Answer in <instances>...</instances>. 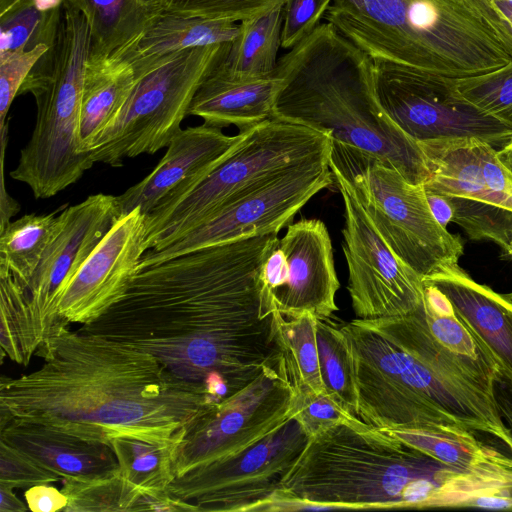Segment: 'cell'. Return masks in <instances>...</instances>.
<instances>
[{
    "label": "cell",
    "mask_w": 512,
    "mask_h": 512,
    "mask_svg": "<svg viewBox=\"0 0 512 512\" xmlns=\"http://www.w3.org/2000/svg\"><path fill=\"white\" fill-rule=\"evenodd\" d=\"M294 400L281 364L267 368L191 423L174 450L175 476L233 457L265 439L294 417Z\"/></svg>",
    "instance_id": "cell-12"
},
{
    "label": "cell",
    "mask_w": 512,
    "mask_h": 512,
    "mask_svg": "<svg viewBox=\"0 0 512 512\" xmlns=\"http://www.w3.org/2000/svg\"><path fill=\"white\" fill-rule=\"evenodd\" d=\"M110 446L121 476L142 491H167L176 477L173 469L176 445L123 437L113 440Z\"/></svg>",
    "instance_id": "cell-32"
},
{
    "label": "cell",
    "mask_w": 512,
    "mask_h": 512,
    "mask_svg": "<svg viewBox=\"0 0 512 512\" xmlns=\"http://www.w3.org/2000/svg\"><path fill=\"white\" fill-rule=\"evenodd\" d=\"M425 193L434 218L443 228H446L447 224L452 222L453 210L451 205L440 194L426 190Z\"/></svg>",
    "instance_id": "cell-43"
},
{
    "label": "cell",
    "mask_w": 512,
    "mask_h": 512,
    "mask_svg": "<svg viewBox=\"0 0 512 512\" xmlns=\"http://www.w3.org/2000/svg\"><path fill=\"white\" fill-rule=\"evenodd\" d=\"M329 158L292 166L259 182L181 238L145 252L139 271L209 246L279 233L313 196L334 184Z\"/></svg>",
    "instance_id": "cell-10"
},
{
    "label": "cell",
    "mask_w": 512,
    "mask_h": 512,
    "mask_svg": "<svg viewBox=\"0 0 512 512\" xmlns=\"http://www.w3.org/2000/svg\"><path fill=\"white\" fill-rule=\"evenodd\" d=\"M501 162L512 172V142L498 151Z\"/></svg>",
    "instance_id": "cell-47"
},
{
    "label": "cell",
    "mask_w": 512,
    "mask_h": 512,
    "mask_svg": "<svg viewBox=\"0 0 512 512\" xmlns=\"http://www.w3.org/2000/svg\"><path fill=\"white\" fill-rule=\"evenodd\" d=\"M0 346L2 354L27 366L41 342L37 336L26 286L0 266Z\"/></svg>",
    "instance_id": "cell-29"
},
{
    "label": "cell",
    "mask_w": 512,
    "mask_h": 512,
    "mask_svg": "<svg viewBox=\"0 0 512 512\" xmlns=\"http://www.w3.org/2000/svg\"><path fill=\"white\" fill-rule=\"evenodd\" d=\"M456 86L474 106L512 124V61L491 72L457 79Z\"/></svg>",
    "instance_id": "cell-35"
},
{
    "label": "cell",
    "mask_w": 512,
    "mask_h": 512,
    "mask_svg": "<svg viewBox=\"0 0 512 512\" xmlns=\"http://www.w3.org/2000/svg\"><path fill=\"white\" fill-rule=\"evenodd\" d=\"M68 498L65 512L140 511L144 492L126 481L119 470L90 479H62Z\"/></svg>",
    "instance_id": "cell-33"
},
{
    "label": "cell",
    "mask_w": 512,
    "mask_h": 512,
    "mask_svg": "<svg viewBox=\"0 0 512 512\" xmlns=\"http://www.w3.org/2000/svg\"><path fill=\"white\" fill-rule=\"evenodd\" d=\"M51 483L37 484L29 487L24 497L28 509L33 512H56L64 511L68 498L61 489Z\"/></svg>",
    "instance_id": "cell-41"
},
{
    "label": "cell",
    "mask_w": 512,
    "mask_h": 512,
    "mask_svg": "<svg viewBox=\"0 0 512 512\" xmlns=\"http://www.w3.org/2000/svg\"><path fill=\"white\" fill-rule=\"evenodd\" d=\"M332 0H286L283 5L281 47L291 49L324 19Z\"/></svg>",
    "instance_id": "cell-39"
},
{
    "label": "cell",
    "mask_w": 512,
    "mask_h": 512,
    "mask_svg": "<svg viewBox=\"0 0 512 512\" xmlns=\"http://www.w3.org/2000/svg\"><path fill=\"white\" fill-rule=\"evenodd\" d=\"M277 236L213 245L142 269L116 304L79 330L145 351L201 387L207 376L221 377L234 394L281 364L282 315L260 280Z\"/></svg>",
    "instance_id": "cell-1"
},
{
    "label": "cell",
    "mask_w": 512,
    "mask_h": 512,
    "mask_svg": "<svg viewBox=\"0 0 512 512\" xmlns=\"http://www.w3.org/2000/svg\"><path fill=\"white\" fill-rule=\"evenodd\" d=\"M0 440L62 479H90L118 470L110 445L82 439L40 423L13 418L0 429Z\"/></svg>",
    "instance_id": "cell-21"
},
{
    "label": "cell",
    "mask_w": 512,
    "mask_h": 512,
    "mask_svg": "<svg viewBox=\"0 0 512 512\" xmlns=\"http://www.w3.org/2000/svg\"><path fill=\"white\" fill-rule=\"evenodd\" d=\"M49 48L40 44L29 50L0 53V131L7 127L9 108L25 79Z\"/></svg>",
    "instance_id": "cell-37"
},
{
    "label": "cell",
    "mask_w": 512,
    "mask_h": 512,
    "mask_svg": "<svg viewBox=\"0 0 512 512\" xmlns=\"http://www.w3.org/2000/svg\"><path fill=\"white\" fill-rule=\"evenodd\" d=\"M35 355L43 359L38 369L1 377L0 407L82 439L178 445L215 404L203 387L178 378L151 354L65 322L53 326Z\"/></svg>",
    "instance_id": "cell-3"
},
{
    "label": "cell",
    "mask_w": 512,
    "mask_h": 512,
    "mask_svg": "<svg viewBox=\"0 0 512 512\" xmlns=\"http://www.w3.org/2000/svg\"><path fill=\"white\" fill-rule=\"evenodd\" d=\"M0 498V512H24L28 509L9 485L0 483Z\"/></svg>",
    "instance_id": "cell-44"
},
{
    "label": "cell",
    "mask_w": 512,
    "mask_h": 512,
    "mask_svg": "<svg viewBox=\"0 0 512 512\" xmlns=\"http://www.w3.org/2000/svg\"><path fill=\"white\" fill-rule=\"evenodd\" d=\"M496 9L512 27V0H491Z\"/></svg>",
    "instance_id": "cell-45"
},
{
    "label": "cell",
    "mask_w": 512,
    "mask_h": 512,
    "mask_svg": "<svg viewBox=\"0 0 512 512\" xmlns=\"http://www.w3.org/2000/svg\"><path fill=\"white\" fill-rule=\"evenodd\" d=\"M260 280L283 317L330 318L338 310L340 283L326 225L318 219L289 224L284 236H277L268 248Z\"/></svg>",
    "instance_id": "cell-16"
},
{
    "label": "cell",
    "mask_w": 512,
    "mask_h": 512,
    "mask_svg": "<svg viewBox=\"0 0 512 512\" xmlns=\"http://www.w3.org/2000/svg\"><path fill=\"white\" fill-rule=\"evenodd\" d=\"M388 431L443 463L486 482L499 496L512 498V457L487 446L477 435L414 429Z\"/></svg>",
    "instance_id": "cell-24"
},
{
    "label": "cell",
    "mask_w": 512,
    "mask_h": 512,
    "mask_svg": "<svg viewBox=\"0 0 512 512\" xmlns=\"http://www.w3.org/2000/svg\"><path fill=\"white\" fill-rule=\"evenodd\" d=\"M286 0H168L162 11L186 16L241 22Z\"/></svg>",
    "instance_id": "cell-36"
},
{
    "label": "cell",
    "mask_w": 512,
    "mask_h": 512,
    "mask_svg": "<svg viewBox=\"0 0 512 512\" xmlns=\"http://www.w3.org/2000/svg\"><path fill=\"white\" fill-rule=\"evenodd\" d=\"M319 364L325 393L348 414L358 418L354 358L341 325L316 318Z\"/></svg>",
    "instance_id": "cell-31"
},
{
    "label": "cell",
    "mask_w": 512,
    "mask_h": 512,
    "mask_svg": "<svg viewBox=\"0 0 512 512\" xmlns=\"http://www.w3.org/2000/svg\"><path fill=\"white\" fill-rule=\"evenodd\" d=\"M219 63L199 86L189 115L219 128L233 125L240 132L273 118L278 80L274 76L255 81L236 80Z\"/></svg>",
    "instance_id": "cell-23"
},
{
    "label": "cell",
    "mask_w": 512,
    "mask_h": 512,
    "mask_svg": "<svg viewBox=\"0 0 512 512\" xmlns=\"http://www.w3.org/2000/svg\"><path fill=\"white\" fill-rule=\"evenodd\" d=\"M487 142L459 138L422 142L430 177L426 191L442 195L452 207V222L472 240H490L512 255V194L494 184L483 167Z\"/></svg>",
    "instance_id": "cell-15"
},
{
    "label": "cell",
    "mask_w": 512,
    "mask_h": 512,
    "mask_svg": "<svg viewBox=\"0 0 512 512\" xmlns=\"http://www.w3.org/2000/svg\"><path fill=\"white\" fill-rule=\"evenodd\" d=\"M240 135L215 166L173 190L147 214L148 250L181 238L259 182L292 166L330 156L332 147L328 134L278 118Z\"/></svg>",
    "instance_id": "cell-7"
},
{
    "label": "cell",
    "mask_w": 512,
    "mask_h": 512,
    "mask_svg": "<svg viewBox=\"0 0 512 512\" xmlns=\"http://www.w3.org/2000/svg\"><path fill=\"white\" fill-rule=\"evenodd\" d=\"M486 482L357 417L309 437L259 511L468 507Z\"/></svg>",
    "instance_id": "cell-4"
},
{
    "label": "cell",
    "mask_w": 512,
    "mask_h": 512,
    "mask_svg": "<svg viewBox=\"0 0 512 512\" xmlns=\"http://www.w3.org/2000/svg\"><path fill=\"white\" fill-rule=\"evenodd\" d=\"M329 167L351 183L377 231L422 279L458 265L463 244L436 221L423 184H413L381 160L334 142Z\"/></svg>",
    "instance_id": "cell-8"
},
{
    "label": "cell",
    "mask_w": 512,
    "mask_h": 512,
    "mask_svg": "<svg viewBox=\"0 0 512 512\" xmlns=\"http://www.w3.org/2000/svg\"><path fill=\"white\" fill-rule=\"evenodd\" d=\"M294 406V417L309 437L353 417L326 393L302 399L295 398Z\"/></svg>",
    "instance_id": "cell-40"
},
{
    "label": "cell",
    "mask_w": 512,
    "mask_h": 512,
    "mask_svg": "<svg viewBox=\"0 0 512 512\" xmlns=\"http://www.w3.org/2000/svg\"><path fill=\"white\" fill-rule=\"evenodd\" d=\"M240 136L226 135L222 128L205 123L181 129L152 172L116 196L120 216L138 207L149 214L177 187L216 165Z\"/></svg>",
    "instance_id": "cell-19"
},
{
    "label": "cell",
    "mask_w": 512,
    "mask_h": 512,
    "mask_svg": "<svg viewBox=\"0 0 512 512\" xmlns=\"http://www.w3.org/2000/svg\"><path fill=\"white\" fill-rule=\"evenodd\" d=\"M82 13L90 31L89 62H99L137 37L161 12L140 0H64Z\"/></svg>",
    "instance_id": "cell-27"
},
{
    "label": "cell",
    "mask_w": 512,
    "mask_h": 512,
    "mask_svg": "<svg viewBox=\"0 0 512 512\" xmlns=\"http://www.w3.org/2000/svg\"><path fill=\"white\" fill-rule=\"evenodd\" d=\"M90 54V31L82 13L62 6L54 44L40 58L18 95L32 94L36 123L10 177L47 199L76 183L94 162L80 151L82 91Z\"/></svg>",
    "instance_id": "cell-6"
},
{
    "label": "cell",
    "mask_w": 512,
    "mask_h": 512,
    "mask_svg": "<svg viewBox=\"0 0 512 512\" xmlns=\"http://www.w3.org/2000/svg\"><path fill=\"white\" fill-rule=\"evenodd\" d=\"M145 6L156 10L162 11L164 5L168 0H140Z\"/></svg>",
    "instance_id": "cell-49"
},
{
    "label": "cell",
    "mask_w": 512,
    "mask_h": 512,
    "mask_svg": "<svg viewBox=\"0 0 512 512\" xmlns=\"http://www.w3.org/2000/svg\"><path fill=\"white\" fill-rule=\"evenodd\" d=\"M58 214H26L0 227V266L26 287L54 234Z\"/></svg>",
    "instance_id": "cell-30"
},
{
    "label": "cell",
    "mask_w": 512,
    "mask_h": 512,
    "mask_svg": "<svg viewBox=\"0 0 512 512\" xmlns=\"http://www.w3.org/2000/svg\"><path fill=\"white\" fill-rule=\"evenodd\" d=\"M283 5L245 19L219 67L231 78L255 81L274 76L281 47Z\"/></svg>",
    "instance_id": "cell-25"
},
{
    "label": "cell",
    "mask_w": 512,
    "mask_h": 512,
    "mask_svg": "<svg viewBox=\"0 0 512 512\" xmlns=\"http://www.w3.org/2000/svg\"><path fill=\"white\" fill-rule=\"evenodd\" d=\"M35 7L41 11H50L62 7L64 0H32Z\"/></svg>",
    "instance_id": "cell-46"
},
{
    "label": "cell",
    "mask_w": 512,
    "mask_h": 512,
    "mask_svg": "<svg viewBox=\"0 0 512 512\" xmlns=\"http://www.w3.org/2000/svg\"><path fill=\"white\" fill-rule=\"evenodd\" d=\"M504 297L509 300L511 303H512V292L511 293H507V294H503Z\"/></svg>",
    "instance_id": "cell-50"
},
{
    "label": "cell",
    "mask_w": 512,
    "mask_h": 512,
    "mask_svg": "<svg viewBox=\"0 0 512 512\" xmlns=\"http://www.w3.org/2000/svg\"><path fill=\"white\" fill-rule=\"evenodd\" d=\"M422 281L445 295L477 344L500 373L512 380V303L503 294L474 281L459 265Z\"/></svg>",
    "instance_id": "cell-20"
},
{
    "label": "cell",
    "mask_w": 512,
    "mask_h": 512,
    "mask_svg": "<svg viewBox=\"0 0 512 512\" xmlns=\"http://www.w3.org/2000/svg\"><path fill=\"white\" fill-rule=\"evenodd\" d=\"M341 327L354 358L360 420L385 430L484 433L512 452L494 395L500 371L440 291L409 314Z\"/></svg>",
    "instance_id": "cell-2"
},
{
    "label": "cell",
    "mask_w": 512,
    "mask_h": 512,
    "mask_svg": "<svg viewBox=\"0 0 512 512\" xmlns=\"http://www.w3.org/2000/svg\"><path fill=\"white\" fill-rule=\"evenodd\" d=\"M308 439L293 417L247 450L175 477L167 491L197 511H257L278 493Z\"/></svg>",
    "instance_id": "cell-13"
},
{
    "label": "cell",
    "mask_w": 512,
    "mask_h": 512,
    "mask_svg": "<svg viewBox=\"0 0 512 512\" xmlns=\"http://www.w3.org/2000/svg\"><path fill=\"white\" fill-rule=\"evenodd\" d=\"M61 17L62 7L41 11L32 0L22 1L0 15V53L29 50L40 44L51 47L59 31Z\"/></svg>",
    "instance_id": "cell-34"
},
{
    "label": "cell",
    "mask_w": 512,
    "mask_h": 512,
    "mask_svg": "<svg viewBox=\"0 0 512 512\" xmlns=\"http://www.w3.org/2000/svg\"><path fill=\"white\" fill-rule=\"evenodd\" d=\"M374 64L383 110L417 144L470 137L499 151L512 142V124L466 100L457 89V79L394 64Z\"/></svg>",
    "instance_id": "cell-11"
},
{
    "label": "cell",
    "mask_w": 512,
    "mask_h": 512,
    "mask_svg": "<svg viewBox=\"0 0 512 512\" xmlns=\"http://www.w3.org/2000/svg\"><path fill=\"white\" fill-rule=\"evenodd\" d=\"M278 343L281 369L295 398L325 393L319 364L316 318L310 314L290 319L281 316Z\"/></svg>",
    "instance_id": "cell-28"
},
{
    "label": "cell",
    "mask_w": 512,
    "mask_h": 512,
    "mask_svg": "<svg viewBox=\"0 0 512 512\" xmlns=\"http://www.w3.org/2000/svg\"><path fill=\"white\" fill-rule=\"evenodd\" d=\"M344 203L343 253L348 292L357 318L409 314L424 301L422 278L402 262L375 228L354 187L330 169Z\"/></svg>",
    "instance_id": "cell-14"
},
{
    "label": "cell",
    "mask_w": 512,
    "mask_h": 512,
    "mask_svg": "<svg viewBox=\"0 0 512 512\" xmlns=\"http://www.w3.org/2000/svg\"><path fill=\"white\" fill-rule=\"evenodd\" d=\"M238 32L236 22L161 11L137 37L107 59L129 66L137 79L175 54L190 48L231 42Z\"/></svg>",
    "instance_id": "cell-22"
},
{
    "label": "cell",
    "mask_w": 512,
    "mask_h": 512,
    "mask_svg": "<svg viewBox=\"0 0 512 512\" xmlns=\"http://www.w3.org/2000/svg\"><path fill=\"white\" fill-rule=\"evenodd\" d=\"M494 395L501 417L512 435V380L500 373Z\"/></svg>",
    "instance_id": "cell-42"
},
{
    "label": "cell",
    "mask_w": 512,
    "mask_h": 512,
    "mask_svg": "<svg viewBox=\"0 0 512 512\" xmlns=\"http://www.w3.org/2000/svg\"><path fill=\"white\" fill-rule=\"evenodd\" d=\"M511 258H512V255H511Z\"/></svg>",
    "instance_id": "cell-51"
},
{
    "label": "cell",
    "mask_w": 512,
    "mask_h": 512,
    "mask_svg": "<svg viewBox=\"0 0 512 512\" xmlns=\"http://www.w3.org/2000/svg\"><path fill=\"white\" fill-rule=\"evenodd\" d=\"M134 83V72L127 65L109 59L88 61L79 121L82 153H88L95 139L125 102Z\"/></svg>",
    "instance_id": "cell-26"
},
{
    "label": "cell",
    "mask_w": 512,
    "mask_h": 512,
    "mask_svg": "<svg viewBox=\"0 0 512 512\" xmlns=\"http://www.w3.org/2000/svg\"><path fill=\"white\" fill-rule=\"evenodd\" d=\"M24 0H0V15L5 14Z\"/></svg>",
    "instance_id": "cell-48"
},
{
    "label": "cell",
    "mask_w": 512,
    "mask_h": 512,
    "mask_svg": "<svg viewBox=\"0 0 512 512\" xmlns=\"http://www.w3.org/2000/svg\"><path fill=\"white\" fill-rule=\"evenodd\" d=\"M273 118L328 134L375 157L413 184L430 177L420 146L385 113L374 61L332 24L316 29L278 59Z\"/></svg>",
    "instance_id": "cell-5"
},
{
    "label": "cell",
    "mask_w": 512,
    "mask_h": 512,
    "mask_svg": "<svg viewBox=\"0 0 512 512\" xmlns=\"http://www.w3.org/2000/svg\"><path fill=\"white\" fill-rule=\"evenodd\" d=\"M147 214L138 207L120 216L64 286L58 318L86 325L126 293L147 252Z\"/></svg>",
    "instance_id": "cell-17"
},
{
    "label": "cell",
    "mask_w": 512,
    "mask_h": 512,
    "mask_svg": "<svg viewBox=\"0 0 512 512\" xmlns=\"http://www.w3.org/2000/svg\"><path fill=\"white\" fill-rule=\"evenodd\" d=\"M229 43L186 49L135 79L125 102L88 151L92 161L120 167L127 158L167 147Z\"/></svg>",
    "instance_id": "cell-9"
},
{
    "label": "cell",
    "mask_w": 512,
    "mask_h": 512,
    "mask_svg": "<svg viewBox=\"0 0 512 512\" xmlns=\"http://www.w3.org/2000/svg\"><path fill=\"white\" fill-rule=\"evenodd\" d=\"M56 481H62V478L24 452L0 440V483L13 488H29Z\"/></svg>",
    "instance_id": "cell-38"
},
{
    "label": "cell",
    "mask_w": 512,
    "mask_h": 512,
    "mask_svg": "<svg viewBox=\"0 0 512 512\" xmlns=\"http://www.w3.org/2000/svg\"><path fill=\"white\" fill-rule=\"evenodd\" d=\"M119 217L116 196L102 193L58 214L54 234L26 287L41 343L61 322L58 301L64 286Z\"/></svg>",
    "instance_id": "cell-18"
}]
</instances>
